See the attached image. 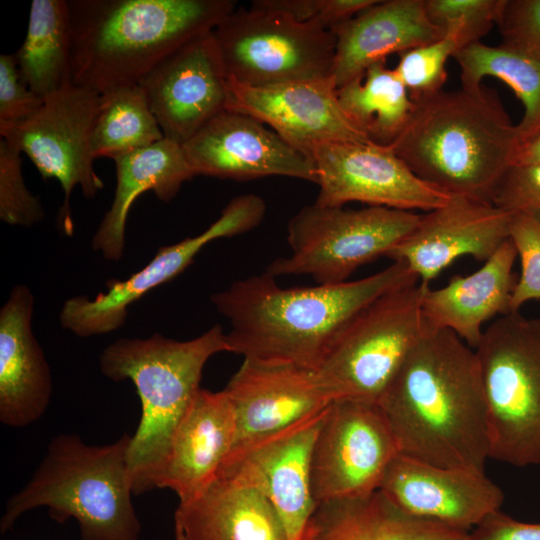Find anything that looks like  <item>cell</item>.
<instances>
[{
    "label": "cell",
    "mask_w": 540,
    "mask_h": 540,
    "mask_svg": "<svg viewBox=\"0 0 540 540\" xmlns=\"http://www.w3.org/2000/svg\"><path fill=\"white\" fill-rule=\"evenodd\" d=\"M377 404L399 454L484 471L490 440L479 362L455 333L424 327Z\"/></svg>",
    "instance_id": "obj_1"
},
{
    "label": "cell",
    "mask_w": 540,
    "mask_h": 540,
    "mask_svg": "<svg viewBox=\"0 0 540 540\" xmlns=\"http://www.w3.org/2000/svg\"><path fill=\"white\" fill-rule=\"evenodd\" d=\"M419 281L393 261L370 276L337 284L283 288L264 272L231 283L211 302L229 322V352L317 370L332 341L363 307L398 286Z\"/></svg>",
    "instance_id": "obj_2"
},
{
    "label": "cell",
    "mask_w": 540,
    "mask_h": 540,
    "mask_svg": "<svg viewBox=\"0 0 540 540\" xmlns=\"http://www.w3.org/2000/svg\"><path fill=\"white\" fill-rule=\"evenodd\" d=\"M71 78L104 94L138 85L157 64L213 31L233 0H67Z\"/></svg>",
    "instance_id": "obj_3"
},
{
    "label": "cell",
    "mask_w": 540,
    "mask_h": 540,
    "mask_svg": "<svg viewBox=\"0 0 540 540\" xmlns=\"http://www.w3.org/2000/svg\"><path fill=\"white\" fill-rule=\"evenodd\" d=\"M390 145L421 181L452 197L491 203L519 144L497 94L482 86L443 91L414 102Z\"/></svg>",
    "instance_id": "obj_4"
},
{
    "label": "cell",
    "mask_w": 540,
    "mask_h": 540,
    "mask_svg": "<svg viewBox=\"0 0 540 540\" xmlns=\"http://www.w3.org/2000/svg\"><path fill=\"white\" fill-rule=\"evenodd\" d=\"M229 352L219 324L196 338L179 341L155 333L149 338H120L100 354V370L109 379L131 380L141 402V418L128 450L134 495L157 488L174 432L200 390L207 361Z\"/></svg>",
    "instance_id": "obj_5"
},
{
    "label": "cell",
    "mask_w": 540,
    "mask_h": 540,
    "mask_svg": "<svg viewBox=\"0 0 540 540\" xmlns=\"http://www.w3.org/2000/svg\"><path fill=\"white\" fill-rule=\"evenodd\" d=\"M131 436L93 446L77 435L51 440L28 484L8 501L1 532L26 511L46 506L58 523L78 521L82 540H138L141 524L131 497L128 466Z\"/></svg>",
    "instance_id": "obj_6"
},
{
    "label": "cell",
    "mask_w": 540,
    "mask_h": 540,
    "mask_svg": "<svg viewBox=\"0 0 540 540\" xmlns=\"http://www.w3.org/2000/svg\"><path fill=\"white\" fill-rule=\"evenodd\" d=\"M485 394L490 458L540 465V318L497 317L474 349Z\"/></svg>",
    "instance_id": "obj_7"
},
{
    "label": "cell",
    "mask_w": 540,
    "mask_h": 540,
    "mask_svg": "<svg viewBox=\"0 0 540 540\" xmlns=\"http://www.w3.org/2000/svg\"><path fill=\"white\" fill-rule=\"evenodd\" d=\"M422 293L419 281L393 288L343 326L316 370L333 401L378 402L424 331Z\"/></svg>",
    "instance_id": "obj_8"
},
{
    "label": "cell",
    "mask_w": 540,
    "mask_h": 540,
    "mask_svg": "<svg viewBox=\"0 0 540 540\" xmlns=\"http://www.w3.org/2000/svg\"><path fill=\"white\" fill-rule=\"evenodd\" d=\"M421 214L387 207H302L289 220L290 254L272 261L275 278L309 275L316 284H337L388 253L419 223Z\"/></svg>",
    "instance_id": "obj_9"
},
{
    "label": "cell",
    "mask_w": 540,
    "mask_h": 540,
    "mask_svg": "<svg viewBox=\"0 0 540 540\" xmlns=\"http://www.w3.org/2000/svg\"><path fill=\"white\" fill-rule=\"evenodd\" d=\"M227 79L248 86L332 77L336 39L317 23L237 8L213 30Z\"/></svg>",
    "instance_id": "obj_10"
},
{
    "label": "cell",
    "mask_w": 540,
    "mask_h": 540,
    "mask_svg": "<svg viewBox=\"0 0 540 540\" xmlns=\"http://www.w3.org/2000/svg\"><path fill=\"white\" fill-rule=\"evenodd\" d=\"M391 429L375 402L332 401L316 435L311 483L316 504L367 495L379 489L398 454Z\"/></svg>",
    "instance_id": "obj_11"
},
{
    "label": "cell",
    "mask_w": 540,
    "mask_h": 540,
    "mask_svg": "<svg viewBox=\"0 0 540 540\" xmlns=\"http://www.w3.org/2000/svg\"><path fill=\"white\" fill-rule=\"evenodd\" d=\"M265 213L266 204L259 195L234 197L200 234L160 247L145 267L124 280H110L106 291L92 299L79 295L66 300L59 314L61 327L83 338L119 329L125 324L130 305L182 273L208 243L252 230Z\"/></svg>",
    "instance_id": "obj_12"
},
{
    "label": "cell",
    "mask_w": 540,
    "mask_h": 540,
    "mask_svg": "<svg viewBox=\"0 0 540 540\" xmlns=\"http://www.w3.org/2000/svg\"><path fill=\"white\" fill-rule=\"evenodd\" d=\"M101 95L74 85L44 99L37 113L1 135L14 142L38 169L43 179H56L64 192L69 229V199L76 186L91 199L104 184L94 170L91 135Z\"/></svg>",
    "instance_id": "obj_13"
},
{
    "label": "cell",
    "mask_w": 540,
    "mask_h": 540,
    "mask_svg": "<svg viewBox=\"0 0 540 540\" xmlns=\"http://www.w3.org/2000/svg\"><path fill=\"white\" fill-rule=\"evenodd\" d=\"M311 155L319 192L315 204L349 202L405 211H431L450 196L421 181L390 146L360 142L314 145Z\"/></svg>",
    "instance_id": "obj_14"
},
{
    "label": "cell",
    "mask_w": 540,
    "mask_h": 540,
    "mask_svg": "<svg viewBox=\"0 0 540 540\" xmlns=\"http://www.w3.org/2000/svg\"><path fill=\"white\" fill-rule=\"evenodd\" d=\"M182 146L196 175L236 181L283 176L316 183L309 153L240 112L223 110Z\"/></svg>",
    "instance_id": "obj_15"
},
{
    "label": "cell",
    "mask_w": 540,
    "mask_h": 540,
    "mask_svg": "<svg viewBox=\"0 0 540 540\" xmlns=\"http://www.w3.org/2000/svg\"><path fill=\"white\" fill-rule=\"evenodd\" d=\"M138 85L164 137L184 144L226 109L228 79L213 31L171 53Z\"/></svg>",
    "instance_id": "obj_16"
},
{
    "label": "cell",
    "mask_w": 540,
    "mask_h": 540,
    "mask_svg": "<svg viewBox=\"0 0 540 540\" xmlns=\"http://www.w3.org/2000/svg\"><path fill=\"white\" fill-rule=\"evenodd\" d=\"M224 390L236 417L230 454L320 413L333 401L316 370L253 358H244Z\"/></svg>",
    "instance_id": "obj_17"
},
{
    "label": "cell",
    "mask_w": 540,
    "mask_h": 540,
    "mask_svg": "<svg viewBox=\"0 0 540 540\" xmlns=\"http://www.w3.org/2000/svg\"><path fill=\"white\" fill-rule=\"evenodd\" d=\"M327 408L231 453L217 475L237 476L258 488L278 514L289 540H302L317 506L312 492L311 456Z\"/></svg>",
    "instance_id": "obj_18"
},
{
    "label": "cell",
    "mask_w": 540,
    "mask_h": 540,
    "mask_svg": "<svg viewBox=\"0 0 540 540\" xmlns=\"http://www.w3.org/2000/svg\"><path fill=\"white\" fill-rule=\"evenodd\" d=\"M511 218L491 203L452 196L442 206L421 214L413 231L386 257L405 263L427 288L461 257L487 261L509 239Z\"/></svg>",
    "instance_id": "obj_19"
},
{
    "label": "cell",
    "mask_w": 540,
    "mask_h": 540,
    "mask_svg": "<svg viewBox=\"0 0 540 540\" xmlns=\"http://www.w3.org/2000/svg\"><path fill=\"white\" fill-rule=\"evenodd\" d=\"M226 110L256 118L307 153L320 143H372L343 112L332 77L264 86L228 79Z\"/></svg>",
    "instance_id": "obj_20"
},
{
    "label": "cell",
    "mask_w": 540,
    "mask_h": 540,
    "mask_svg": "<svg viewBox=\"0 0 540 540\" xmlns=\"http://www.w3.org/2000/svg\"><path fill=\"white\" fill-rule=\"evenodd\" d=\"M379 490L408 514L466 532L504 502L503 491L484 471L429 464L399 453Z\"/></svg>",
    "instance_id": "obj_21"
},
{
    "label": "cell",
    "mask_w": 540,
    "mask_h": 540,
    "mask_svg": "<svg viewBox=\"0 0 540 540\" xmlns=\"http://www.w3.org/2000/svg\"><path fill=\"white\" fill-rule=\"evenodd\" d=\"M34 296L15 285L0 309V421L27 426L46 411L53 390L44 351L32 331Z\"/></svg>",
    "instance_id": "obj_22"
},
{
    "label": "cell",
    "mask_w": 540,
    "mask_h": 540,
    "mask_svg": "<svg viewBox=\"0 0 540 540\" xmlns=\"http://www.w3.org/2000/svg\"><path fill=\"white\" fill-rule=\"evenodd\" d=\"M235 437L228 393L200 388L174 432L157 488L174 491L179 503L195 498L216 479Z\"/></svg>",
    "instance_id": "obj_23"
},
{
    "label": "cell",
    "mask_w": 540,
    "mask_h": 540,
    "mask_svg": "<svg viewBox=\"0 0 540 540\" xmlns=\"http://www.w3.org/2000/svg\"><path fill=\"white\" fill-rule=\"evenodd\" d=\"M331 31L336 39L331 76L337 89L387 56L445 35L429 20L424 0H377Z\"/></svg>",
    "instance_id": "obj_24"
},
{
    "label": "cell",
    "mask_w": 540,
    "mask_h": 540,
    "mask_svg": "<svg viewBox=\"0 0 540 540\" xmlns=\"http://www.w3.org/2000/svg\"><path fill=\"white\" fill-rule=\"evenodd\" d=\"M517 251L510 239L475 272L453 275L443 287H423V326L447 329L473 349L478 345L483 325L494 317L510 313L517 279L513 266Z\"/></svg>",
    "instance_id": "obj_25"
},
{
    "label": "cell",
    "mask_w": 540,
    "mask_h": 540,
    "mask_svg": "<svg viewBox=\"0 0 540 540\" xmlns=\"http://www.w3.org/2000/svg\"><path fill=\"white\" fill-rule=\"evenodd\" d=\"M176 540H289L267 497L237 476L219 475L174 513Z\"/></svg>",
    "instance_id": "obj_26"
},
{
    "label": "cell",
    "mask_w": 540,
    "mask_h": 540,
    "mask_svg": "<svg viewBox=\"0 0 540 540\" xmlns=\"http://www.w3.org/2000/svg\"><path fill=\"white\" fill-rule=\"evenodd\" d=\"M112 160L116 169L115 193L92 237L91 247L106 260L117 262L124 255L127 217L138 196L152 191L159 200L169 202L185 182L197 175L182 144L165 137Z\"/></svg>",
    "instance_id": "obj_27"
},
{
    "label": "cell",
    "mask_w": 540,
    "mask_h": 540,
    "mask_svg": "<svg viewBox=\"0 0 540 540\" xmlns=\"http://www.w3.org/2000/svg\"><path fill=\"white\" fill-rule=\"evenodd\" d=\"M468 533L408 514L378 489L317 504L302 540H468Z\"/></svg>",
    "instance_id": "obj_28"
},
{
    "label": "cell",
    "mask_w": 540,
    "mask_h": 540,
    "mask_svg": "<svg viewBox=\"0 0 540 540\" xmlns=\"http://www.w3.org/2000/svg\"><path fill=\"white\" fill-rule=\"evenodd\" d=\"M22 81L45 99L72 83L67 0H33L27 34L15 53Z\"/></svg>",
    "instance_id": "obj_29"
},
{
    "label": "cell",
    "mask_w": 540,
    "mask_h": 540,
    "mask_svg": "<svg viewBox=\"0 0 540 540\" xmlns=\"http://www.w3.org/2000/svg\"><path fill=\"white\" fill-rule=\"evenodd\" d=\"M339 104L370 142L390 146L402 133L415 103L394 69L386 61L337 89Z\"/></svg>",
    "instance_id": "obj_30"
},
{
    "label": "cell",
    "mask_w": 540,
    "mask_h": 540,
    "mask_svg": "<svg viewBox=\"0 0 540 540\" xmlns=\"http://www.w3.org/2000/svg\"><path fill=\"white\" fill-rule=\"evenodd\" d=\"M453 58L459 65L463 87H479L485 77H494L515 92L524 106L523 117L516 125L519 143L540 130V60L481 42L458 50Z\"/></svg>",
    "instance_id": "obj_31"
},
{
    "label": "cell",
    "mask_w": 540,
    "mask_h": 540,
    "mask_svg": "<svg viewBox=\"0 0 540 540\" xmlns=\"http://www.w3.org/2000/svg\"><path fill=\"white\" fill-rule=\"evenodd\" d=\"M163 138L164 134L140 85L101 94L91 135L95 159H112L148 147Z\"/></svg>",
    "instance_id": "obj_32"
},
{
    "label": "cell",
    "mask_w": 540,
    "mask_h": 540,
    "mask_svg": "<svg viewBox=\"0 0 540 540\" xmlns=\"http://www.w3.org/2000/svg\"><path fill=\"white\" fill-rule=\"evenodd\" d=\"M460 49L457 33L447 32L436 41L398 54L394 70L413 102L442 90L447 79L446 63Z\"/></svg>",
    "instance_id": "obj_33"
},
{
    "label": "cell",
    "mask_w": 540,
    "mask_h": 540,
    "mask_svg": "<svg viewBox=\"0 0 540 540\" xmlns=\"http://www.w3.org/2000/svg\"><path fill=\"white\" fill-rule=\"evenodd\" d=\"M19 147L12 141L0 140V219L2 222L31 227L44 218L38 197L26 187L22 174Z\"/></svg>",
    "instance_id": "obj_34"
},
{
    "label": "cell",
    "mask_w": 540,
    "mask_h": 540,
    "mask_svg": "<svg viewBox=\"0 0 540 540\" xmlns=\"http://www.w3.org/2000/svg\"><path fill=\"white\" fill-rule=\"evenodd\" d=\"M501 0H424L429 20L458 35L461 49L480 42L496 23Z\"/></svg>",
    "instance_id": "obj_35"
},
{
    "label": "cell",
    "mask_w": 540,
    "mask_h": 540,
    "mask_svg": "<svg viewBox=\"0 0 540 540\" xmlns=\"http://www.w3.org/2000/svg\"><path fill=\"white\" fill-rule=\"evenodd\" d=\"M509 239L521 264L511 295L510 312H519L526 302L540 300V223L526 216L512 215Z\"/></svg>",
    "instance_id": "obj_36"
},
{
    "label": "cell",
    "mask_w": 540,
    "mask_h": 540,
    "mask_svg": "<svg viewBox=\"0 0 540 540\" xmlns=\"http://www.w3.org/2000/svg\"><path fill=\"white\" fill-rule=\"evenodd\" d=\"M496 24L500 46L540 60V0H501Z\"/></svg>",
    "instance_id": "obj_37"
},
{
    "label": "cell",
    "mask_w": 540,
    "mask_h": 540,
    "mask_svg": "<svg viewBox=\"0 0 540 540\" xmlns=\"http://www.w3.org/2000/svg\"><path fill=\"white\" fill-rule=\"evenodd\" d=\"M491 204L540 223V163L510 165L493 192Z\"/></svg>",
    "instance_id": "obj_38"
},
{
    "label": "cell",
    "mask_w": 540,
    "mask_h": 540,
    "mask_svg": "<svg viewBox=\"0 0 540 540\" xmlns=\"http://www.w3.org/2000/svg\"><path fill=\"white\" fill-rule=\"evenodd\" d=\"M376 0H254L252 7L278 11L303 23H317L325 29L353 18Z\"/></svg>",
    "instance_id": "obj_39"
},
{
    "label": "cell",
    "mask_w": 540,
    "mask_h": 540,
    "mask_svg": "<svg viewBox=\"0 0 540 540\" xmlns=\"http://www.w3.org/2000/svg\"><path fill=\"white\" fill-rule=\"evenodd\" d=\"M44 99L22 81L15 54L0 55V135L32 118Z\"/></svg>",
    "instance_id": "obj_40"
},
{
    "label": "cell",
    "mask_w": 540,
    "mask_h": 540,
    "mask_svg": "<svg viewBox=\"0 0 540 540\" xmlns=\"http://www.w3.org/2000/svg\"><path fill=\"white\" fill-rule=\"evenodd\" d=\"M468 540H540V523L522 522L498 510L475 526Z\"/></svg>",
    "instance_id": "obj_41"
},
{
    "label": "cell",
    "mask_w": 540,
    "mask_h": 540,
    "mask_svg": "<svg viewBox=\"0 0 540 540\" xmlns=\"http://www.w3.org/2000/svg\"><path fill=\"white\" fill-rule=\"evenodd\" d=\"M540 163V130L519 143L513 164Z\"/></svg>",
    "instance_id": "obj_42"
}]
</instances>
